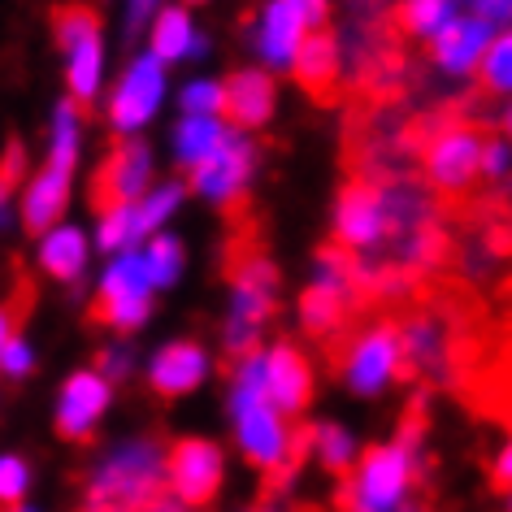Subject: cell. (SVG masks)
I'll list each match as a JSON object with an SVG mask.
<instances>
[{"mask_svg": "<svg viewBox=\"0 0 512 512\" xmlns=\"http://www.w3.org/2000/svg\"><path fill=\"white\" fill-rule=\"evenodd\" d=\"M183 109L187 118H213L226 109V87L222 83H191L183 92Z\"/></svg>", "mask_w": 512, "mask_h": 512, "instance_id": "obj_32", "label": "cell"}, {"mask_svg": "<svg viewBox=\"0 0 512 512\" xmlns=\"http://www.w3.org/2000/svg\"><path fill=\"white\" fill-rule=\"evenodd\" d=\"M139 230H135V204H122V209H109L100 213V248L118 252L126 243H135Z\"/></svg>", "mask_w": 512, "mask_h": 512, "instance_id": "obj_30", "label": "cell"}, {"mask_svg": "<svg viewBox=\"0 0 512 512\" xmlns=\"http://www.w3.org/2000/svg\"><path fill=\"white\" fill-rule=\"evenodd\" d=\"M465 0H400L395 5V35H413V40H434L443 27H452L460 18Z\"/></svg>", "mask_w": 512, "mask_h": 512, "instance_id": "obj_22", "label": "cell"}, {"mask_svg": "<svg viewBox=\"0 0 512 512\" xmlns=\"http://www.w3.org/2000/svg\"><path fill=\"white\" fill-rule=\"evenodd\" d=\"M265 387H270L278 413H300L313 395V369L296 348L278 343V348L265 352Z\"/></svg>", "mask_w": 512, "mask_h": 512, "instance_id": "obj_16", "label": "cell"}, {"mask_svg": "<svg viewBox=\"0 0 512 512\" xmlns=\"http://www.w3.org/2000/svg\"><path fill=\"white\" fill-rule=\"evenodd\" d=\"M491 478H495V486L504 495H512V439L504 443V452L495 456V465H491Z\"/></svg>", "mask_w": 512, "mask_h": 512, "instance_id": "obj_37", "label": "cell"}, {"mask_svg": "<svg viewBox=\"0 0 512 512\" xmlns=\"http://www.w3.org/2000/svg\"><path fill=\"white\" fill-rule=\"evenodd\" d=\"M152 14H157V0H131V22L139 27V22H148Z\"/></svg>", "mask_w": 512, "mask_h": 512, "instance_id": "obj_40", "label": "cell"}, {"mask_svg": "<svg viewBox=\"0 0 512 512\" xmlns=\"http://www.w3.org/2000/svg\"><path fill=\"white\" fill-rule=\"evenodd\" d=\"M31 300H35V287L27 283V278H18V283H14V296L0 304V356H5V348L18 339V322H22V313H27Z\"/></svg>", "mask_w": 512, "mask_h": 512, "instance_id": "obj_31", "label": "cell"}, {"mask_svg": "<svg viewBox=\"0 0 512 512\" xmlns=\"http://www.w3.org/2000/svg\"><path fill=\"white\" fill-rule=\"evenodd\" d=\"M226 87V118L230 126H243V131H256V126H265L270 122V113H274V79L270 74H261V70H239V74H230V79L222 83Z\"/></svg>", "mask_w": 512, "mask_h": 512, "instance_id": "obj_18", "label": "cell"}, {"mask_svg": "<svg viewBox=\"0 0 512 512\" xmlns=\"http://www.w3.org/2000/svg\"><path fill=\"white\" fill-rule=\"evenodd\" d=\"M83 512H105V508H83Z\"/></svg>", "mask_w": 512, "mask_h": 512, "instance_id": "obj_42", "label": "cell"}, {"mask_svg": "<svg viewBox=\"0 0 512 512\" xmlns=\"http://www.w3.org/2000/svg\"><path fill=\"white\" fill-rule=\"evenodd\" d=\"M504 135H508V139H512V105H508V109H504Z\"/></svg>", "mask_w": 512, "mask_h": 512, "instance_id": "obj_41", "label": "cell"}, {"mask_svg": "<svg viewBox=\"0 0 512 512\" xmlns=\"http://www.w3.org/2000/svg\"><path fill=\"white\" fill-rule=\"evenodd\" d=\"M413 456H417V447H408L400 439L369 447L356 473H348V486L339 491V508L343 512H395L408 495V482H413Z\"/></svg>", "mask_w": 512, "mask_h": 512, "instance_id": "obj_5", "label": "cell"}, {"mask_svg": "<svg viewBox=\"0 0 512 512\" xmlns=\"http://www.w3.org/2000/svg\"><path fill=\"white\" fill-rule=\"evenodd\" d=\"M187 5H204V0H187Z\"/></svg>", "mask_w": 512, "mask_h": 512, "instance_id": "obj_43", "label": "cell"}, {"mask_svg": "<svg viewBox=\"0 0 512 512\" xmlns=\"http://www.w3.org/2000/svg\"><path fill=\"white\" fill-rule=\"evenodd\" d=\"M0 365H5V374L22 378V374H27V369H31V348H27V343H22V339H14V343H9V348H5V356H0Z\"/></svg>", "mask_w": 512, "mask_h": 512, "instance_id": "obj_36", "label": "cell"}, {"mask_svg": "<svg viewBox=\"0 0 512 512\" xmlns=\"http://www.w3.org/2000/svg\"><path fill=\"white\" fill-rule=\"evenodd\" d=\"M109 404V382L92 374V369H83V374H74L66 382V391H61V413H57V430L66 434V439H87L92 426L100 421Z\"/></svg>", "mask_w": 512, "mask_h": 512, "instance_id": "obj_17", "label": "cell"}, {"mask_svg": "<svg viewBox=\"0 0 512 512\" xmlns=\"http://www.w3.org/2000/svg\"><path fill=\"white\" fill-rule=\"evenodd\" d=\"M22 491H27V465H22L18 456H5V460H0V504H14L18 508Z\"/></svg>", "mask_w": 512, "mask_h": 512, "instance_id": "obj_34", "label": "cell"}, {"mask_svg": "<svg viewBox=\"0 0 512 512\" xmlns=\"http://www.w3.org/2000/svg\"><path fill=\"white\" fill-rule=\"evenodd\" d=\"M313 452L322 456V465H326L330 473H343V478H348L352 456H356L348 430H339V426H317V430H313Z\"/></svg>", "mask_w": 512, "mask_h": 512, "instance_id": "obj_27", "label": "cell"}, {"mask_svg": "<svg viewBox=\"0 0 512 512\" xmlns=\"http://www.w3.org/2000/svg\"><path fill=\"white\" fill-rule=\"evenodd\" d=\"M178 196H183V191H178L174 183L148 191V196L135 204V230H139V235H157V226L178 209Z\"/></svg>", "mask_w": 512, "mask_h": 512, "instance_id": "obj_29", "label": "cell"}, {"mask_svg": "<svg viewBox=\"0 0 512 512\" xmlns=\"http://www.w3.org/2000/svg\"><path fill=\"white\" fill-rule=\"evenodd\" d=\"M495 40V27L478 14H460L452 27H443L439 35L430 40V57L434 66H439L443 74H456V79H465V74H473L482 66L486 48H491Z\"/></svg>", "mask_w": 512, "mask_h": 512, "instance_id": "obj_13", "label": "cell"}, {"mask_svg": "<svg viewBox=\"0 0 512 512\" xmlns=\"http://www.w3.org/2000/svg\"><path fill=\"white\" fill-rule=\"evenodd\" d=\"M478 87L486 96H512V31L495 35L478 66Z\"/></svg>", "mask_w": 512, "mask_h": 512, "instance_id": "obj_26", "label": "cell"}, {"mask_svg": "<svg viewBox=\"0 0 512 512\" xmlns=\"http://www.w3.org/2000/svg\"><path fill=\"white\" fill-rule=\"evenodd\" d=\"M256 512H261V508H256Z\"/></svg>", "mask_w": 512, "mask_h": 512, "instance_id": "obj_45", "label": "cell"}, {"mask_svg": "<svg viewBox=\"0 0 512 512\" xmlns=\"http://www.w3.org/2000/svg\"><path fill=\"white\" fill-rule=\"evenodd\" d=\"M252 161H256V152H252L248 139H239V135L226 131L222 148H217L209 161H200L196 170H191V187H196L204 200L235 204V200H243V187H248Z\"/></svg>", "mask_w": 512, "mask_h": 512, "instance_id": "obj_12", "label": "cell"}, {"mask_svg": "<svg viewBox=\"0 0 512 512\" xmlns=\"http://www.w3.org/2000/svg\"><path fill=\"white\" fill-rule=\"evenodd\" d=\"M161 486H165V456L152 443H126L92 473L87 508L144 512L148 504L161 499Z\"/></svg>", "mask_w": 512, "mask_h": 512, "instance_id": "obj_4", "label": "cell"}, {"mask_svg": "<svg viewBox=\"0 0 512 512\" xmlns=\"http://www.w3.org/2000/svg\"><path fill=\"white\" fill-rule=\"evenodd\" d=\"M14 512H31V508H14Z\"/></svg>", "mask_w": 512, "mask_h": 512, "instance_id": "obj_44", "label": "cell"}, {"mask_svg": "<svg viewBox=\"0 0 512 512\" xmlns=\"http://www.w3.org/2000/svg\"><path fill=\"white\" fill-rule=\"evenodd\" d=\"M148 148L135 144V139H126L105 157V165L96 170L92 178V209L96 217L109 213V209H122V204H139L148 187Z\"/></svg>", "mask_w": 512, "mask_h": 512, "instance_id": "obj_11", "label": "cell"}, {"mask_svg": "<svg viewBox=\"0 0 512 512\" xmlns=\"http://www.w3.org/2000/svg\"><path fill=\"white\" fill-rule=\"evenodd\" d=\"M204 374H209V356H204L200 343H170V348L157 352L148 378H152V391L157 395H187L196 391Z\"/></svg>", "mask_w": 512, "mask_h": 512, "instance_id": "obj_19", "label": "cell"}, {"mask_svg": "<svg viewBox=\"0 0 512 512\" xmlns=\"http://www.w3.org/2000/svg\"><path fill=\"white\" fill-rule=\"evenodd\" d=\"M339 74H343V61H339V40L330 31H309L296 53V79L300 87L309 92L313 100H330L339 96Z\"/></svg>", "mask_w": 512, "mask_h": 512, "instance_id": "obj_15", "label": "cell"}, {"mask_svg": "<svg viewBox=\"0 0 512 512\" xmlns=\"http://www.w3.org/2000/svg\"><path fill=\"white\" fill-rule=\"evenodd\" d=\"M53 27H57V44L66 48L70 66V92L79 105L96 96L100 87V70H105V44H100V18L92 5H61L53 9Z\"/></svg>", "mask_w": 512, "mask_h": 512, "instance_id": "obj_7", "label": "cell"}, {"mask_svg": "<svg viewBox=\"0 0 512 512\" xmlns=\"http://www.w3.org/2000/svg\"><path fill=\"white\" fill-rule=\"evenodd\" d=\"M144 261H148L152 283H157V287H170L174 278H178V270H183V243H178L174 235H152Z\"/></svg>", "mask_w": 512, "mask_h": 512, "instance_id": "obj_28", "label": "cell"}, {"mask_svg": "<svg viewBox=\"0 0 512 512\" xmlns=\"http://www.w3.org/2000/svg\"><path fill=\"white\" fill-rule=\"evenodd\" d=\"M70 200V165H44V174L27 187V200H22V222H27L31 235H48L57 230V217Z\"/></svg>", "mask_w": 512, "mask_h": 512, "instance_id": "obj_21", "label": "cell"}, {"mask_svg": "<svg viewBox=\"0 0 512 512\" xmlns=\"http://www.w3.org/2000/svg\"><path fill=\"white\" fill-rule=\"evenodd\" d=\"M482 178H491V183H504V178H512V139H504V135H491V139H486Z\"/></svg>", "mask_w": 512, "mask_h": 512, "instance_id": "obj_33", "label": "cell"}, {"mask_svg": "<svg viewBox=\"0 0 512 512\" xmlns=\"http://www.w3.org/2000/svg\"><path fill=\"white\" fill-rule=\"evenodd\" d=\"M83 261H87V243H83V235L74 226H57V230H48L44 235L40 265L53 278H79Z\"/></svg>", "mask_w": 512, "mask_h": 512, "instance_id": "obj_23", "label": "cell"}, {"mask_svg": "<svg viewBox=\"0 0 512 512\" xmlns=\"http://www.w3.org/2000/svg\"><path fill=\"white\" fill-rule=\"evenodd\" d=\"M222 139H226V131L217 126L213 118H187L183 126H178V161L187 165V170H196L200 161H209L217 148H222Z\"/></svg>", "mask_w": 512, "mask_h": 512, "instance_id": "obj_25", "label": "cell"}, {"mask_svg": "<svg viewBox=\"0 0 512 512\" xmlns=\"http://www.w3.org/2000/svg\"><path fill=\"white\" fill-rule=\"evenodd\" d=\"M291 9H296V14L309 22V31H317L326 22V0H287Z\"/></svg>", "mask_w": 512, "mask_h": 512, "instance_id": "obj_38", "label": "cell"}, {"mask_svg": "<svg viewBox=\"0 0 512 512\" xmlns=\"http://www.w3.org/2000/svg\"><path fill=\"white\" fill-rule=\"evenodd\" d=\"M196 44V35H191V22L183 9H161L157 22H152V57L157 61H183Z\"/></svg>", "mask_w": 512, "mask_h": 512, "instance_id": "obj_24", "label": "cell"}, {"mask_svg": "<svg viewBox=\"0 0 512 512\" xmlns=\"http://www.w3.org/2000/svg\"><path fill=\"white\" fill-rule=\"evenodd\" d=\"M309 35V22H304L287 0H274L261 14V27H256V44H261V57L270 66H296V53Z\"/></svg>", "mask_w": 512, "mask_h": 512, "instance_id": "obj_20", "label": "cell"}, {"mask_svg": "<svg viewBox=\"0 0 512 512\" xmlns=\"http://www.w3.org/2000/svg\"><path fill=\"white\" fill-rule=\"evenodd\" d=\"M157 100H161V61L144 57L126 70L118 96H113V126L118 131H139L157 113Z\"/></svg>", "mask_w": 512, "mask_h": 512, "instance_id": "obj_14", "label": "cell"}, {"mask_svg": "<svg viewBox=\"0 0 512 512\" xmlns=\"http://www.w3.org/2000/svg\"><path fill=\"white\" fill-rule=\"evenodd\" d=\"M465 5H469V14L486 18L491 27H508L512 22V0H465Z\"/></svg>", "mask_w": 512, "mask_h": 512, "instance_id": "obj_35", "label": "cell"}, {"mask_svg": "<svg viewBox=\"0 0 512 512\" xmlns=\"http://www.w3.org/2000/svg\"><path fill=\"white\" fill-rule=\"evenodd\" d=\"M365 287H361V270H356V256L339 243L317 252V274L300 296V322L313 339H322L326 348L339 343V335H352V317L361 313Z\"/></svg>", "mask_w": 512, "mask_h": 512, "instance_id": "obj_3", "label": "cell"}, {"mask_svg": "<svg viewBox=\"0 0 512 512\" xmlns=\"http://www.w3.org/2000/svg\"><path fill=\"white\" fill-rule=\"evenodd\" d=\"M335 365L343 382L356 395H378L395 378H404V348H400V326L374 322L356 335H343V348L335 352Z\"/></svg>", "mask_w": 512, "mask_h": 512, "instance_id": "obj_6", "label": "cell"}, {"mask_svg": "<svg viewBox=\"0 0 512 512\" xmlns=\"http://www.w3.org/2000/svg\"><path fill=\"white\" fill-rule=\"evenodd\" d=\"M486 139H491L486 126H478L460 109L417 118V165L434 196H443L447 204L469 200V191L482 178Z\"/></svg>", "mask_w": 512, "mask_h": 512, "instance_id": "obj_2", "label": "cell"}, {"mask_svg": "<svg viewBox=\"0 0 512 512\" xmlns=\"http://www.w3.org/2000/svg\"><path fill=\"white\" fill-rule=\"evenodd\" d=\"M100 369H109V378H122L126 374V356L122 352H105L100 356Z\"/></svg>", "mask_w": 512, "mask_h": 512, "instance_id": "obj_39", "label": "cell"}, {"mask_svg": "<svg viewBox=\"0 0 512 512\" xmlns=\"http://www.w3.org/2000/svg\"><path fill=\"white\" fill-rule=\"evenodd\" d=\"M226 274L235 283V304H230V322H226V356L230 361H248L256 352V339H261L265 322L278 309V274L274 261L261 248V235H256L252 222H235L226 243Z\"/></svg>", "mask_w": 512, "mask_h": 512, "instance_id": "obj_1", "label": "cell"}, {"mask_svg": "<svg viewBox=\"0 0 512 512\" xmlns=\"http://www.w3.org/2000/svg\"><path fill=\"white\" fill-rule=\"evenodd\" d=\"M152 274H148V261L144 252H126L109 265L105 283L96 291V304H92V322L100 326H113V330H135L139 322L148 317V296H152Z\"/></svg>", "mask_w": 512, "mask_h": 512, "instance_id": "obj_9", "label": "cell"}, {"mask_svg": "<svg viewBox=\"0 0 512 512\" xmlns=\"http://www.w3.org/2000/svg\"><path fill=\"white\" fill-rule=\"evenodd\" d=\"M165 482L178 495V504L204 508L213 504L217 486H222V452L204 439H178L165 456Z\"/></svg>", "mask_w": 512, "mask_h": 512, "instance_id": "obj_10", "label": "cell"}, {"mask_svg": "<svg viewBox=\"0 0 512 512\" xmlns=\"http://www.w3.org/2000/svg\"><path fill=\"white\" fill-rule=\"evenodd\" d=\"M387 191L374 178H352L339 196L335 209V243L348 248L352 256H378L382 243H387Z\"/></svg>", "mask_w": 512, "mask_h": 512, "instance_id": "obj_8", "label": "cell"}]
</instances>
